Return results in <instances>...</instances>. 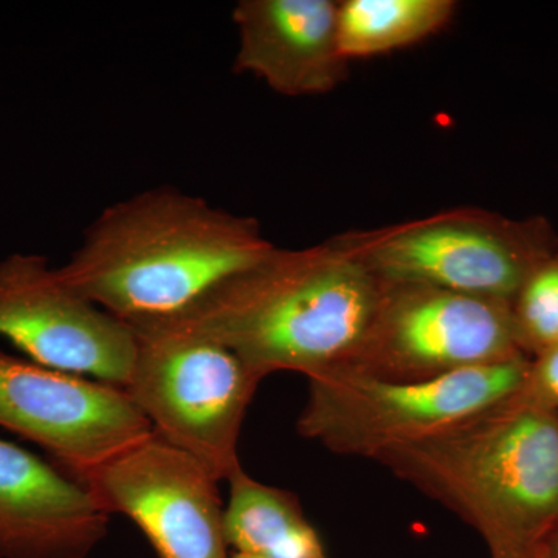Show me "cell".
<instances>
[{
    "label": "cell",
    "instance_id": "9c48e42d",
    "mask_svg": "<svg viewBox=\"0 0 558 558\" xmlns=\"http://www.w3.org/2000/svg\"><path fill=\"white\" fill-rule=\"evenodd\" d=\"M0 428L83 475L153 435L123 388L46 368L0 349Z\"/></svg>",
    "mask_w": 558,
    "mask_h": 558
},
{
    "label": "cell",
    "instance_id": "2e32d148",
    "mask_svg": "<svg viewBox=\"0 0 558 558\" xmlns=\"http://www.w3.org/2000/svg\"><path fill=\"white\" fill-rule=\"evenodd\" d=\"M517 395L532 405L558 413V343L531 357Z\"/></svg>",
    "mask_w": 558,
    "mask_h": 558
},
{
    "label": "cell",
    "instance_id": "52a82bcc",
    "mask_svg": "<svg viewBox=\"0 0 558 558\" xmlns=\"http://www.w3.org/2000/svg\"><path fill=\"white\" fill-rule=\"evenodd\" d=\"M521 355L526 354L509 303L385 282L362 343L339 368L376 379L418 381Z\"/></svg>",
    "mask_w": 558,
    "mask_h": 558
},
{
    "label": "cell",
    "instance_id": "6da1fadb",
    "mask_svg": "<svg viewBox=\"0 0 558 558\" xmlns=\"http://www.w3.org/2000/svg\"><path fill=\"white\" fill-rule=\"evenodd\" d=\"M384 288L330 238L306 248L275 245L178 314L143 319L215 341L260 380L279 371L311 379L352 357Z\"/></svg>",
    "mask_w": 558,
    "mask_h": 558
},
{
    "label": "cell",
    "instance_id": "5bb4252c",
    "mask_svg": "<svg viewBox=\"0 0 558 558\" xmlns=\"http://www.w3.org/2000/svg\"><path fill=\"white\" fill-rule=\"evenodd\" d=\"M457 9L453 0H343L341 53L351 61L405 49L442 31Z\"/></svg>",
    "mask_w": 558,
    "mask_h": 558
},
{
    "label": "cell",
    "instance_id": "4fadbf2b",
    "mask_svg": "<svg viewBox=\"0 0 558 558\" xmlns=\"http://www.w3.org/2000/svg\"><path fill=\"white\" fill-rule=\"evenodd\" d=\"M223 531L233 554L258 558H329L293 492L252 478L244 469L229 481Z\"/></svg>",
    "mask_w": 558,
    "mask_h": 558
},
{
    "label": "cell",
    "instance_id": "ac0fdd59",
    "mask_svg": "<svg viewBox=\"0 0 558 558\" xmlns=\"http://www.w3.org/2000/svg\"><path fill=\"white\" fill-rule=\"evenodd\" d=\"M490 558H538L537 550L492 549Z\"/></svg>",
    "mask_w": 558,
    "mask_h": 558
},
{
    "label": "cell",
    "instance_id": "8992f818",
    "mask_svg": "<svg viewBox=\"0 0 558 558\" xmlns=\"http://www.w3.org/2000/svg\"><path fill=\"white\" fill-rule=\"evenodd\" d=\"M126 325L137 351L123 391L154 435L229 483L242 470V422L263 380L215 341L149 319Z\"/></svg>",
    "mask_w": 558,
    "mask_h": 558
},
{
    "label": "cell",
    "instance_id": "277c9868",
    "mask_svg": "<svg viewBox=\"0 0 558 558\" xmlns=\"http://www.w3.org/2000/svg\"><path fill=\"white\" fill-rule=\"evenodd\" d=\"M529 362L521 355L418 381L329 369L307 379L296 432L341 457L376 461L384 451L428 438L512 398Z\"/></svg>",
    "mask_w": 558,
    "mask_h": 558
},
{
    "label": "cell",
    "instance_id": "5b68a950",
    "mask_svg": "<svg viewBox=\"0 0 558 558\" xmlns=\"http://www.w3.org/2000/svg\"><path fill=\"white\" fill-rule=\"evenodd\" d=\"M333 240L380 281L509 304L535 267L558 252L557 231L543 216L513 219L470 207Z\"/></svg>",
    "mask_w": 558,
    "mask_h": 558
},
{
    "label": "cell",
    "instance_id": "3957f363",
    "mask_svg": "<svg viewBox=\"0 0 558 558\" xmlns=\"http://www.w3.org/2000/svg\"><path fill=\"white\" fill-rule=\"evenodd\" d=\"M517 392L376 459L475 529L488 550H537L558 527V413Z\"/></svg>",
    "mask_w": 558,
    "mask_h": 558
},
{
    "label": "cell",
    "instance_id": "d6986e66",
    "mask_svg": "<svg viewBox=\"0 0 558 558\" xmlns=\"http://www.w3.org/2000/svg\"><path fill=\"white\" fill-rule=\"evenodd\" d=\"M230 558H258V557L244 556V554H231Z\"/></svg>",
    "mask_w": 558,
    "mask_h": 558
},
{
    "label": "cell",
    "instance_id": "7a4b0ae2",
    "mask_svg": "<svg viewBox=\"0 0 558 558\" xmlns=\"http://www.w3.org/2000/svg\"><path fill=\"white\" fill-rule=\"evenodd\" d=\"M274 247L259 220L157 186L102 209L58 270L84 299L130 323L178 314Z\"/></svg>",
    "mask_w": 558,
    "mask_h": 558
},
{
    "label": "cell",
    "instance_id": "ba28073f",
    "mask_svg": "<svg viewBox=\"0 0 558 558\" xmlns=\"http://www.w3.org/2000/svg\"><path fill=\"white\" fill-rule=\"evenodd\" d=\"M0 339L46 368L119 388L137 351L126 323L70 288L38 253L0 259Z\"/></svg>",
    "mask_w": 558,
    "mask_h": 558
},
{
    "label": "cell",
    "instance_id": "30bf717a",
    "mask_svg": "<svg viewBox=\"0 0 558 558\" xmlns=\"http://www.w3.org/2000/svg\"><path fill=\"white\" fill-rule=\"evenodd\" d=\"M101 508L126 517L159 558H230L218 481L159 436L76 476Z\"/></svg>",
    "mask_w": 558,
    "mask_h": 558
},
{
    "label": "cell",
    "instance_id": "8fae6325",
    "mask_svg": "<svg viewBox=\"0 0 558 558\" xmlns=\"http://www.w3.org/2000/svg\"><path fill=\"white\" fill-rule=\"evenodd\" d=\"M109 521L86 484L0 439V558H87Z\"/></svg>",
    "mask_w": 558,
    "mask_h": 558
},
{
    "label": "cell",
    "instance_id": "7c38bea8",
    "mask_svg": "<svg viewBox=\"0 0 558 558\" xmlns=\"http://www.w3.org/2000/svg\"><path fill=\"white\" fill-rule=\"evenodd\" d=\"M233 70L250 73L284 97L329 94L348 78L339 40V2L241 0Z\"/></svg>",
    "mask_w": 558,
    "mask_h": 558
},
{
    "label": "cell",
    "instance_id": "e0dca14e",
    "mask_svg": "<svg viewBox=\"0 0 558 558\" xmlns=\"http://www.w3.org/2000/svg\"><path fill=\"white\" fill-rule=\"evenodd\" d=\"M538 558H558V527L538 546Z\"/></svg>",
    "mask_w": 558,
    "mask_h": 558
},
{
    "label": "cell",
    "instance_id": "9a60e30c",
    "mask_svg": "<svg viewBox=\"0 0 558 558\" xmlns=\"http://www.w3.org/2000/svg\"><path fill=\"white\" fill-rule=\"evenodd\" d=\"M510 307L527 357L558 343V252L535 267Z\"/></svg>",
    "mask_w": 558,
    "mask_h": 558
}]
</instances>
